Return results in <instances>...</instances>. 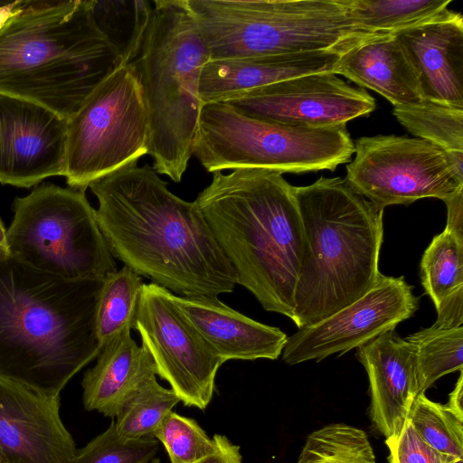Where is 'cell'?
<instances>
[{"mask_svg": "<svg viewBox=\"0 0 463 463\" xmlns=\"http://www.w3.org/2000/svg\"><path fill=\"white\" fill-rule=\"evenodd\" d=\"M96 218L114 258L176 296L215 298L237 275L195 201L137 162L92 182Z\"/></svg>", "mask_w": 463, "mask_h": 463, "instance_id": "6da1fadb", "label": "cell"}, {"mask_svg": "<svg viewBox=\"0 0 463 463\" xmlns=\"http://www.w3.org/2000/svg\"><path fill=\"white\" fill-rule=\"evenodd\" d=\"M102 279H61L0 252V373L61 393L101 350Z\"/></svg>", "mask_w": 463, "mask_h": 463, "instance_id": "7a4b0ae2", "label": "cell"}, {"mask_svg": "<svg viewBox=\"0 0 463 463\" xmlns=\"http://www.w3.org/2000/svg\"><path fill=\"white\" fill-rule=\"evenodd\" d=\"M195 202L232 265L237 284L265 310L292 319L305 250L293 186L268 169L213 172Z\"/></svg>", "mask_w": 463, "mask_h": 463, "instance_id": "3957f363", "label": "cell"}, {"mask_svg": "<svg viewBox=\"0 0 463 463\" xmlns=\"http://www.w3.org/2000/svg\"><path fill=\"white\" fill-rule=\"evenodd\" d=\"M118 67L90 0H23L0 27V93L66 119Z\"/></svg>", "mask_w": 463, "mask_h": 463, "instance_id": "277c9868", "label": "cell"}, {"mask_svg": "<svg viewBox=\"0 0 463 463\" xmlns=\"http://www.w3.org/2000/svg\"><path fill=\"white\" fill-rule=\"evenodd\" d=\"M305 236L292 321L311 326L361 298L375 283L383 209L345 178L293 186Z\"/></svg>", "mask_w": 463, "mask_h": 463, "instance_id": "5b68a950", "label": "cell"}, {"mask_svg": "<svg viewBox=\"0 0 463 463\" xmlns=\"http://www.w3.org/2000/svg\"><path fill=\"white\" fill-rule=\"evenodd\" d=\"M140 52L132 62L150 128L157 174L180 182L193 155L201 109L202 70L210 60L186 0H154Z\"/></svg>", "mask_w": 463, "mask_h": 463, "instance_id": "8992f818", "label": "cell"}, {"mask_svg": "<svg viewBox=\"0 0 463 463\" xmlns=\"http://www.w3.org/2000/svg\"><path fill=\"white\" fill-rule=\"evenodd\" d=\"M210 60L317 51L344 53L378 34L360 27L344 0H186Z\"/></svg>", "mask_w": 463, "mask_h": 463, "instance_id": "52a82bcc", "label": "cell"}, {"mask_svg": "<svg viewBox=\"0 0 463 463\" xmlns=\"http://www.w3.org/2000/svg\"><path fill=\"white\" fill-rule=\"evenodd\" d=\"M346 124L290 127L245 115L227 102L203 105L193 155L208 172L261 168L283 173L331 170L350 161Z\"/></svg>", "mask_w": 463, "mask_h": 463, "instance_id": "ba28073f", "label": "cell"}, {"mask_svg": "<svg viewBox=\"0 0 463 463\" xmlns=\"http://www.w3.org/2000/svg\"><path fill=\"white\" fill-rule=\"evenodd\" d=\"M85 191L46 184L14 203L8 253L24 264L70 280L117 270Z\"/></svg>", "mask_w": 463, "mask_h": 463, "instance_id": "9c48e42d", "label": "cell"}, {"mask_svg": "<svg viewBox=\"0 0 463 463\" xmlns=\"http://www.w3.org/2000/svg\"><path fill=\"white\" fill-rule=\"evenodd\" d=\"M150 128L133 63L118 67L68 119L64 175L71 188L85 191L95 180L144 155Z\"/></svg>", "mask_w": 463, "mask_h": 463, "instance_id": "30bf717a", "label": "cell"}, {"mask_svg": "<svg viewBox=\"0 0 463 463\" xmlns=\"http://www.w3.org/2000/svg\"><path fill=\"white\" fill-rule=\"evenodd\" d=\"M354 145L355 156L345 179L381 209L429 197L445 202L463 190V177L448 154L429 141L377 135Z\"/></svg>", "mask_w": 463, "mask_h": 463, "instance_id": "8fae6325", "label": "cell"}, {"mask_svg": "<svg viewBox=\"0 0 463 463\" xmlns=\"http://www.w3.org/2000/svg\"><path fill=\"white\" fill-rule=\"evenodd\" d=\"M173 293L155 283L143 285L135 329L152 356L157 375L184 406L204 410L223 364L185 318Z\"/></svg>", "mask_w": 463, "mask_h": 463, "instance_id": "7c38bea8", "label": "cell"}, {"mask_svg": "<svg viewBox=\"0 0 463 463\" xmlns=\"http://www.w3.org/2000/svg\"><path fill=\"white\" fill-rule=\"evenodd\" d=\"M403 276L379 274L361 298L288 337L283 361L294 365L359 347L413 316L419 298Z\"/></svg>", "mask_w": 463, "mask_h": 463, "instance_id": "4fadbf2b", "label": "cell"}, {"mask_svg": "<svg viewBox=\"0 0 463 463\" xmlns=\"http://www.w3.org/2000/svg\"><path fill=\"white\" fill-rule=\"evenodd\" d=\"M252 118L300 128L346 124L375 109V100L332 71L288 79L223 101Z\"/></svg>", "mask_w": 463, "mask_h": 463, "instance_id": "5bb4252c", "label": "cell"}, {"mask_svg": "<svg viewBox=\"0 0 463 463\" xmlns=\"http://www.w3.org/2000/svg\"><path fill=\"white\" fill-rule=\"evenodd\" d=\"M68 119L32 101L0 93V183L30 187L64 175Z\"/></svg>", "mask_w": 463, "mask_h": 463, "instance_id": "9a60e30c", "label": "cell"}, {"mask_svg": "<svg viewBox=\"0 0 463 463\" xmlns=\"http://www.w3.org/2000/svg\"><path fill=\"white\" fill-rule=\"evenodd\" d=\"M60 409V393L0 373V452L5 463H72L77 448Z\"/></svg>", "mask_w": 463, "mask_h": 463, "instance_id": "2e32d148", "label": "cell"}, {"mask_svg": "<svg viewBox=\"0 0 463 463\" xmlns=\"http://www.w3.org/2000/svg\"><path fill=\"white\" fill-rule=\"evenodd\" d=\"M357 357L369 380L373 426L386 438L399 434L421 393L413 346L392 330L359 346Z\"/></svg>", "mask_w": 463, "mask_h": 463, "instance_id": "e0dca14e", "label": "cell"}, {"mask_svg": "<svg viewBox=\"0 0 463 463\" xmlns=\"http://www.w3.org/2000/svg\"><path fill=\"white\" fill-rule=\"evenodd\" d=\"M419 77L424 99L463 109V18L440 15L393 33Z\"/></svg>", "mask_w": 463, "mask_h": 463, "instance_id": "ac0fdd59", "label": "cell"}, {"mask_svg": "<svg viewBox=\"0 0 463 463\" xmlns=\"http://www.w3.org/2000/svg\"><path fill=\"white\" fill-rule=\"evenodd\" d=\"M173 300L208 346L224 364L229 360H276L288 335L228 307L218 298L173 295Z\"/></svg>", "mask_w": 463, "mask_h": 463, "instance_id": "d6986e66", "label": "cell"}, {"mask_svg": "<svg viewBox=\"0 0 463 463\" xmlns=\"http://www.w3.org/2000/svg\"><path fill=\"white\" fill-rule=\"evenodd\" d=\"M341 54L335 51H317L209 60L201 72L199 95L203 104L223 102L288 79L332 71Z\"/></svg>", "mask_w": 463, "mask_h": 463, "instance_id": "ffe728a7", "label": "cell"}, {"mask_svg": "<svg viewBox=\"0 0 463 463\" xmlns=\"http://www.w3.org/2000/svg\"><path fill=\"white\" fill-rule=\"evenodd\" d=\"M332 72L377 92L393 107L424 100L417 71L394 34H378L350 48Z\"/></svg>", "mask_w": 463, "mask_h": 463, "instance_id": "44dd1931", "label": "cell"}, {"mask_svg": "<svg viewBox=\"0 0 463 463\" xmlns=\"http://www.w3.org/2000/svg\"><path fill=\"white\" fill-rule=\"evenodd\" d=\"M130 331L123 330L103 345L96 364L84 373L82 401L87 411L115 418L139 384L157 374L149 352L137 344Z\"/></svg>", "mask_w": 463, "mask_h": 463, "instance_id": "7402d4cb", "label": "cell"}, {"mask_svg": "<svg viewBox=\"0 0 463 463\" xmlns=\"http://www.w3.org/2000/svg\"><path fill=\"white\" fill-rule=\"evenodd\" d=\"M94 22L112 48L118 67L133 62L141 49L154 8L146 0H90Z\"/></svg>", "mask_w": 463, "mask_h": 463, "instance_id": "603a6c76", "label": "cell"}, {"mask_svg": "<svg viewBox=\"0 0 463 463\" xmlns=\"http://www.w3.org/2000/svg\"><path fill=\"white\" fill-rule=\"evenodd\" d=\"M143 285L142 277L125 265L103 278L95 317L101 348L123 330L135 327Z\"/></svg>", "mask_w": 463, "mask_h": 463, "instance_id": "cb8c5ba5", "label": "cell"}, {"mask_svg": "<svg viewBox=\"0 0 463 463\" xmlns=\"http://www.w3.org/2000/svg\"><path fill=\"white\" fill-rule=\"evenodd\" d=\"M354 21L373 33L393 34L449 9L451 0H344Z\"/></svg>", "mask_w": 463, "mask_h": 463, "instance_id": "d4e9b609", "label": "cell"}, {"mask_svg": "<svg viewBox=\"0 0 463 463\" xmlns=\"http://www.w3.org/2000/svg\"><path fill=\"white\" fill-rule=\"evenodd\" d=\"M179 402L171 388L163 387L152 375L123 402L116 415V429L127 439L155 438L163 420Z\"/></svg>", "mask_w": 463, "mask_h": 463, "instance_id": "484cf974", "label": "cell"}, {"mask_svg": "<svg viewBox=\"0 0 463 463\" xmlns=\"http://www.w3.org/2000/svg\"><path fill=\"white\" fill-rule=\"evenodd\" d=\"M414 348L420 392L445 374L463 369V326H431L405 338Z\"/></svg>", "mask_w": 463, "mask_h": 463, "instance_id": "4316f807", "label": "cell"}, {"mask_svg": "<svg viewBox=\"0 0 463 463\" xmlns=\"http://www.w3.org/2000/svg\"><path fill=\"white\" fill-rule=\"evenodd\" d=\"M402 126L418 138L447 154L463 152V109L424 99L411 106L393 107Z\"/></svg>", "mask_w": 463, "mask_h": 463, "instance_id": "83f0119b", "label": "cell"}, {"mask_svg": "<svg viewBox=\"0 0 463 463\" xmlns=\"http://www.w3.org/2000/svg\"><path fill=\"white\" fill-rule=\"evenodd\" d=\"M420 278L435 307L463 289V239L446 229L436 235L423 253Z\"/></svg>", "mask_w": 463, "mask_h": 463, "instance_id": "f1b7e54d", "label": "cell"}, {"mask_svg": "<svg viewBox=\"0 0 463 463\" xmlns=\"http://www.w3.org/2000/svg\"><path fill=\"white\" fill-rule=\"evenodd\" d=\"M297 463H376V459L364 430L332 423L308 435Z\"/></svg>", "mask_w": 463, "mask_h": 463, "instance_id": "f546056e", "label": "cell"}, {"mask_svg": "<svg viewBox=\"0 0 463 463\" xmlns=\"http://www.w3.org/2000/svg\"><path fill=\"white\" fill-rule=\"evenodd\" d=\"M407 419L428 444L452 463H463V419L446 404L432 402L421 392L414 400Z\"/></svg>", "mask_w": 463, "mask_h": 463, "instance_id": "4dcf8cb0", "label": "cell"}, {"mask_svg": "<svg viewBox=\"0 0 463 463\" xmlns=\"http://www.w3.org/2000/svg\"><path fill=\"white\" fill-rule=\"evenodd\" d=\"M154 437L165 447L171 463H198L216 450L215 440L190 418L170 411Z\"/></svg>", "mask_w": 463, "mask_h": 463, "instance_id": "1f68e13d", "label": "cell"}, {"mask_svg": "<svg viewBox=\"0 0 463 463\" xmlns=\"http://www.w3.org/2000/svg\"><path fill=\"white\" fill-rule=\"evenodd\" d=\"M158 448L156 438L124 439L112 420L105 431L77 449L72 463H145L156 458Z\"/></svg>", "mask_w": 463, "mask_h": 463, "instance_id": "d6a6232c", "label": "cell"}, {"mask_svg": "<svg viewBox=\"0 0 463 463\" xmlns=\"http://www.w3.org/2000/svg\"><path fill=\"white\" fill-rule=\"evenodd\" d=\"M390 463H452L428 444L407 419L399 434L386 438Z\"/></svg>", "mask_w": 463, "mask_h": 463, "instance_id": "836d02e7", "label": "cell"}, {"mask_svg": "<svg viewBox=\"0 0 463 463\" xmlns=\"http://www.w3.org/2000/svg\"><path fill=\"white\" fill-rule=\"evenodd\" d=\"M435 307L438 316L432 326L443 328L462 326L463 289L453 293Z\"/></svg>", "mask_w": 463, "mask_h": 463, "instance_id": "e575fe53", "label": "cell"}, {"mask_svg": "<svg viewBox=\"0 0 463 463\" xmlns=\"http://www.w3.org/2000/svg\"><path fill=\"white\" fill-rule=\"evenodd\" d=\"M213 439L216 443L215 452L198 463H242V456L238 445L221 434H215Z\"/></svg>", "mask_w": 463, "mask_h": 463, "instance_id": "d590c367", "label": "cell"}, {"mask_svg": "<svg viewBox=\"0 0 463 463\" xmlns=\"http://www.w3.org/2000/svg\"><path fill=\"white\" fill-rule=\"evenodd\" d=\"M447 205L446 230L463 239V190L444 202Z\"/></svg>", "mask_w": 463, "mask_h": 463, "instance_id": "8d00e7d4", "label": "cell"}, {"mask_svg": "<svg viewBox=\"0 0 463 463\" xmlns=\"http://www.w3.org/2000/svg\"><path fill=\"white\" fill-rule=\"evenodd\" d=\"M458 417L463 419V373L459 371V376L454 390L449 396L446 404Z\"/></svg>", "mask_w": 463, "mask_h": 463, "instance_id": "74e56055", "label": "cell"}, {"mask_svg": "<svg viewBox=\"0 0 463 463\" xmlns=\"http://www.w3.org/2000/svg\"><path fill=\"white\" fill-rule=\"evenodd\" d=\"M23 0L16 1H0V27L5 20L15 12L20 6Z\"/></svg>", "mask_w": 463, "mask_h": 463, "instance_id": "f35d334b", "label": "cell"}, {"mask_svg": "<svg viewBox=\"0 0 463 463\" xmlns=\"http://www.w3.org/2000/svg\"><path fill=\"white\" fill-rule=\"evenodd\" d=\"M6 232L7 231L0 219V252H8Z\"/></svg>", "mask_w": 463, "mask_h": 463, "instance_id": "ab89813d", "label": "cell"}, {"mask_svg": "<svg viewBox=\"0 0 463 463\" xmlns=\"http://www.w3.org/2000/svg\"><path fill=\"white\" fill-rule=\"evenodd\" d=\"M145 463H160V459L158 458H154Z\"/></svg>", "mask_w": 463, "mask_h": 463, "instance_id": "60d3db41", "label": "cell"}, {"mask_svg": "<svg viewBox=\"0 0 463 463\" xmlns=\"http://www.w3.org/2000/svg\"><path fill=\"white\" fill-rule=\"evenodd\" d=\"M0 463H5L4 458H3V456H2V454H1V452H0Z\"/></svg>", "mask_w": 463, "mask_h": 463, "instance_id": "b9f144b4", "label": "cell"}]
</instances>
